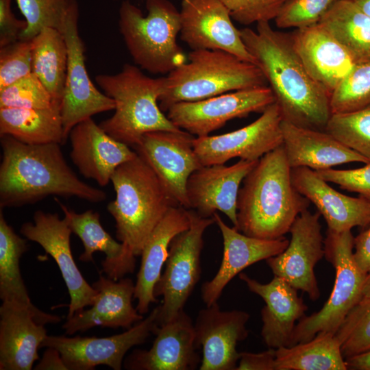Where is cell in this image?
Segmentation results:
<instances>
[{
    "instance_id": "1",
    "label": "cell",
    "mask_w": 370,
    "mask_h": 370,
    "mask_svg": "<svg viewBox=\"0 0 370 370\" xmlns=\"http://www.w3.org/2000/svg\"><path fill=\"white\" fill-rule=\"evenodd\" d=\"M241 36L275 97L282 120L325 131L332 115L330 95L312 77L294 48L291 35L259 22L256 30L240 29Z\"/></svg>"
},
{
    "instance_id": "2",
    "label": "cell",
    "mask_w": 370,
    "mask_h": 370,
    "mask_svg": "<svg viewBox=\"0 0 370 370\" xmlns=\"http://www.w3.org/2000/svg\"><path fill=\"white\" fill-rule=\"evenodd\" d=\"M60 145H29L1 136V209L33 204L50 195L77 197L92 203L106 199L105 192L78 178Z\"/></svg>"
},
{
    "instance_id": "3",
    "label": "cell",
    "mask_w": 370,
    "mask_h": 370,
    "mask_svg": "<svg viewBox=\"0 0 370 370\" xmlns=\"http://www.w3.org/2000/svg\"><path fill=\"white\" fill-rule=\"evenodd\" d=\"M115 199L107 206L116 222L123 253L107 277L119 280L132 273L149 235L167 211L179 206L149 164L137 153L112 175Z\"/></svg>"
},
{
    "instance_id": "4",
    "label": "cell",
    "mask_w": 370,
    "mask_h": 370,
    "mask_svg": "<svg viewBox=\"0 0 370 370\" xmlns=\"http://www.w3.org/2000/svg\"><path fill=\"white\" fill-rule=\"evenodd\" d=\"M310 201L295 188L283 145L261 157L243 181L237 199V225L262 239L284 236Z\"/></svg>"
},
{
    "instance_id": "5",
    "label": "cell",
    "mask_w": 370,
    "mask_h": 370,
    "mask_svg": "<svg viewBox=\"0 0 370 370\" xmlns=\"http://www.w3.org/2000/svg\"><path fill=\"white\" fill-rule=\"evenodd\" d=\"M95 80L115 102L113 115L99 124L114 139L134 147L147 133L181 130L159 106L164 77H150L138 66L125 64L119 73L99 74Z\"/></svg>"
},
{
    "instance_id": "6",
    "label": "cell",
    "mask_w": 370,
    "mask_h": 370,
    "mask_svg": "<svg viewBox=\"0 0 370 370\" xmlns=\"http://www.w3.org/2000/svg\"><path fill=\"white\" fill-rule=\"evenodd\" d=\"M267 85L265 77L255 64L221 50H192L186 62L164 77L159 106L167 111L178 102Z\"/></svg>"
},
{
    "instance_id": "7",
    "label": "cell",
    "mask_w": 370,
    "mask_h": 370,
    "mask_svg": "<svg viewBox=\"0 0 370 370\" xmlns=\"http://www.w3.org/2000/svg\"><path fill=\"white\" fill-rule=\"evenodd\" d=\"M147 14L130 0L119 10V28L134 63L153 74H168L186 62L177 37L180 13L169 0H146Z\"/></svg>"
},
{
    "instance_id": "8",
    "label": "cell",
    "mask_w": 370,
    "mask_h": 370,
    "mask_svg": "<svg viewBox=\"0 0 370 370\" xmlns=\"http://www.w3.org/2000/svg\"><path fill=\"white\" fill-rule=\"evenodd\" d=\"M354 237L351 230H327L325 257L335 269L332 291L322 308L304 316L296 324L291 345L306 342L319 332L336 334L350 311L362 297L365 273L354 256Z\"/></svg>"
},
{
    "instance_id": "9",
    "label": "cell",
    "mask_w": 370,
    "mask_h": 370,
    "mask_svg": "<svg viewBox=\"0 0 370 370\" xmlns=\"http://www.w3.org/2000/svg\"><path fill=\"white\" fill-rule=\"evenodd\" d=\"M188 212L189 227L172 240L164 271L154 288L155 297H162L158 325L170 321L184 310L201 275L203 236L215 221L213 217H203L192 209H188Z\"/></svg>"
},
{
    "instance_id": "10",
    "label": "cell",
    "mask_w": 370,
    "mask_h": 370,
    "mask_svg": "<svg viewBox=\"0 0 370 370\" xmlns=\"http://www.w3.org/2000/svg\"><path fill=\"white\" fill-rule=\"evenodd\" d=\"M275 102L269 86L225 92L194 101H182L167 110L169 120L178 128L195 137L209 135L227 121L262 112Z\"/></svg>"
},
{
    "instance_id": "11",
    "label": "cell",
    "mask_w": 370,
    "mask_h": 370,
    "mask_svg": "<svg viewBox=\"0 0 370 370\" xmlns=\"http://www.w3.org/2000/svg\"><path fill=\"white\" fill-rule=\"evenodd\" d=\"M282 122L280 108L274 102L243 127L220 135L195 137L194 149L203 166L225 164L235 158L258 160L282 145Z\"/></svg>"
},
{
    "instance_id": "12",
    "label": "cell",
    "mask_w": 370,
    "mask_h": 370,
    "mask_svg": "<svg viewBox=\"0 0 370 370\" xmlns=\"http://www.w3.org/2000/svg\"><path fill=\"white\" fill-rule=\"evenodd\" d=\"M159 306L124 332L108 337L47 335L41 347L57 349L69 370H92L100 365L120 370L126 353L145 342L157 325Z\"/></svg>"
},
{
    "instance_id": "13",
    "label": "cell",
    "mask_w": 370,
    "mask_h": 370,
    "mask_svg": "<svg viewBox=\"0 0 370 370\" xmlns=\"http://www.w3.org/2000/svg\"><path fill=\"white\" fill-rule=\"evenodd\" d=\"M195 138L183 130L156 131L145 134L134 147L175 201L186 209H189L188 180L203 166L194 149Z\"/></svg>"
},
{
    "instance_id": "14",
    "label": "cell",
    "mask_w": 370,
    "mask_h": 370,
    "mask_svg": "<svg viewBox=\"0 0 370 370\" xmlns=\"http://www.w3.org/2000/svg\"><path fill=\"white\" fill-rule=\"evenodd\" d=\"M79 16V10L73 12L62 31L68 49L67 71L61 102L66 140L79 123L115 108L114 101L95 87L87 72L85 47L78 28Z\"/></svg>"
},
{
    "instance_id": "15",
    "label": "cell",
    "mask_w": 370,
    "mask_h": 370,
    "mask_svg": "<svg viewBox=\"0 0 370 370\" xmlns=\"http://www.w3.org/2000/svg\"><path fill=\"white\" fill-rule=\"evenodd\" d=\"M320 217L319 212H302L290 228L291 237L287 247L280 254L266 260L274 275L307 293L312 301L320 297L314 269L325 256Z\"/></svg>"
},
{
    "instance_id": "16",
    "label": "cell",
    "mask_w": 370,
    "mask_h": 370,
    "mask_svg": "<svg viewBox=\"0 0 370 370\" xmlns=\"http://www.w3.org/2000/svg\"><path fill=\"white\" fill-rule=\"evenodd\" d=\"M33 223L22 225L21 233L39 244L58 264L70 296L66 319L92 305L97 291L82 275L73 259L70 237L73 233L67 219L57 213L37 210Z\"/></svg>"
},
{
    "instance_id": "17",
    "label": "cell",
    "mask_w": 370,
    "mask_h": 370,
    "mask_svg": "<svg viewBox=\"0 0 370 370\" xmlns=\"http://www.w3.org/2000/svg\"><path fill=\"white\" fill-rule=\"evenodd\" d=\"M180 38L192 50H221L256 64L226 8L219 0H182Z\"/></svg>"
},
{
    "instance_id": "18",
    "label": "cell",
    "mask_w": 370,
    "mask_h": 370,
    "mask_svg": "<svg viewBox=\"0 0 370 370\" xmlns=\"http://www.w3.org/2000/svg\"><path fill=\"white\" fill-rule=\"evenodd\" d=\"M250 318L243 310H221L218 303L201 309L194 323L195 345L202 349L200 370H236L238 343L247 338Z\"/></svg>"
},
{
    "instance_id": "19",
    "label": "cell",
    "mask_w": 370,
    "mask_h": 370,
    "mask_svg": "<svg viewBox=\"0 0 370 370\" xmlns=\"http://www.w3.org/2000/svg\"><path fill=\"white\" fill-rule=\"evenodd\" d=\"M258 161L240 159L230 166H202L194 171L186 186L189 209L203 217H211L220 211L236 227L240 186Z\"/></svg>"
},
{
    "instance_id": "20",
    "label": "cell",
    "mask_w": 370,
    "mask_h": 370,
    "mask_svg": "<svg viewBox=\"0 0 370 370\" xmlns=\"http://www.w3.org/2000/svg\"><path fill=\"white\" fill-rule=\"evenodd\" d=\"M156 338L148 350L135 349L125 359L130 370H193L201 358L195 345L194 323L184 310L170 321L156 325Z\"/></svg>"
},
{
    "instance_id": "21",
    "label": "cell",
    "mask_w": 370,
    "mask_h": 370,
    "mask_svg": "<svg viewBox=\"0 0 370 370\" xmlns=\"http://www.w3.org/2000/svg\"><path fill=\"white\" fill-rule=\"evenodd\" d=\"M212 217L221 233L223 254L216 275L202 284L201 295L206 306L217 302L225 287L243 269L280 254L289 243L284 236L269 240L245 235L228 226L217 212Z\"/></svg>"
},
{
    "instance_id": "22",
    "label": "cell",
    "mask_w": 370,
    "mask_h": 370,
    "mask_svg": "<svg viewBox=\"0 0 370 370\" xmlns=\"http://www.w3.org/2000/svg\"><path fill=\"white\" fill-rule=\"evenodd\" d=\"M71 158L81 174L101 186L123 163L137 156L136 151L107 134L92 118L77 124L69 136Z\"/></svg>"
},
{
    "instance_id": "23",
    "label": "cell",
    "mask_w": 370,
    "mask_h": 370,
    "mask_svg": "<svg viewBox=\"0 0 370 370\" xmlns=\"http://www.w3.org/2000/svg\"><path fill=\"white\" fill-rule=\"evenodd\" d=\"M295 188L312 203L325 219L328 230L336 232L366 227L370 222V199L344 195L332 186L314 170L291 168Z\"/></svg>"
},
{
    "instance_id": "24",
    "label": "cell",
    "mask_w": 370,
    "mask_h": 370,
    "mask_svg": "<svg viewBox=\"0 0 370 370\" xmlns=\"http://www.w3.org/2000/svg\"><path fill=\"white\" fill-rule=\"evenodd\" d=\"M238 276L251 292L265 302L261 310V336L264 343L269 348L289 347L295 323L305 316L308 310L297 290L275 275L267 284L243 273Z\"/></svg>"
},
{
    "instance_id": "25",
    "label": "cell",
    "mask_w": 370,
    "mask_h": 370,
    "mask_svg": "<svg viewBox=\"0 0 370 370\" xmlns=\"http://www.w3.org/2000/svg\"><path fill=\"white\" fill-rule=\"evenodd\" d=\"M92 286L97 292L92 305L66 319L62 325L66 334L85 332L95 326L127 330L144 319L132 303L135 288L132 279L122 278L115 281L100 274Z\"/></svg>"
},
{
    "instance_id": "26",
    "label": "cell",
    "mask_w": 370,
    "mask_h": 370,
    "mask_svg": "<svg viewBox=\"0 0 370 370\" xmlns=\"http://www.w3.org/2000/svg\"><path fill=\"white\" fill-rule=\"evenodd\" d=\"M291 35L306 70L330 97L356 65L352 56L319 23L296 29Z\"/></svg>"
},
{
    "instance_id": "27",
    "label": "cell",
    "mask_w": 370,
    "mask_h": 370,
    "mask_svg": "<svg viewBox=\"0 0 370 370\" xmlns=\"http://www.w3.org/2000/svg\"><path fill=\"white\" fill-rule=\"evenodd\" d=\"M23 305L4 301L0 307V370H30L39 359L38 349L47 336Z\"/></svg>"
},
{
    "instance_id": "28",
    "label": "cell",
    "mask_w": 370,
    "mask_h": 370,
    "mask_svg": "<svg viewBox=\"0 0 370 370\" xmlns=\"http://www.w3.org/2000/svg\"><path fill=\"white\" fill-rule=\"evenodd\" d=\"M283 147L291 168L323 170L350 162L370 161L325 131L305 128L282 120Z\"/></svg>"
},
{
    "instance_id": "29",
    "label": "cell",
    "mask_w": 370,
    "mask_h": 370,
    "mask_svg": "<svg viewBox=\"0 0 370 370\" xmlns=\"http://www.w3.org/2000/svg\"><path fill=\"white\" fill-rule=\"evenodd\" d=\"M190 225L188 209L172 206L147 238L140 254V266L135 283L134 299L141 314L149 312V306L158 302L154 288L166 262L172 240Z\"/></svg>"
},
{
    "instance_id": "30",
    "label": "cell",
    "mask_w": 370,
    "mask_h": 370,
    "mask_svg": "<svg viewBox=\"0 0 370 370\" xmlns=\"http://www.w3.org/2000/svg\"><path fill=\"white\" fill-rule=\"evenodd\" d=\"M27 249L26 240L6 222L0 209V298L27 307L40 324L58 323L59 316L39 310L29 298L20 271V259Z\"/></svg>"
},
{
    "instance_id": "31",
    "label": "cell",
    "mask_w": 370,
    "mask_h": 370,
    "mask_svg": "<svg viewBox=\"0 0 370 370\" xmlns=\"http://www.w3.org/2000/svg\"><path fill=\"white\" fill-rule=\"evenodd\" d=\"M0 135L29 145L64 143L61 102L45 108H0Z\"/></svg>"
},
{
    "instance_id": "32",
    "label": "cell",
    "mask_w": 370,
    "mask_h": 370,
    "mask_svg": "<svg viewBox=\"0 0 370 370\" xmlns=\"http://www.w3.org/2000/svg\"><path fill=\"white\" fill-rule=\"evenodd\" d=\"M319 24L346 49L356 64L370 63V15L354 1H338Z\"/></svg>"
},
{
    "instance_id": "33",
    "label": "cell",
    "mask_w": 370,
    "mask_h": 370,
    "mask_svg": "<svg viewBox=\"0 0 370 370\" xmlns=\"http://www.w3.org/2000/svg\"><path fill=\"white\" fill-rule=\"evenodd\" d=\"M30 41L32 73L53 100L62 102L68 64L67 45L62 32L45 27Z\"/></svg>"
},
{
    "instance_id": "34",
    "label": "cell",
    "mask_w": 370,
    "mask_h": 370,
    "mask_svg": "<svg viewBox=\"0 0 370 370\" xmlns=\"http://www.w3.org/2000/svg\"><path fill=\"white\" fill-rule=\"evenodd\" d=\"M334 334L319 332L312 339L276 349L275 370H347Z\"/></svg>"
},
{
    "instance_id": "35",
    "label": "cell",
    "mask_w": 370,
    "mask_h": 370,
    "mask_svg": "<svg viewBox=\"0 0 370 370\" xmlns=\"http://www.w3.org/2000/svg\"><path fill=\"white\" fill-rule=\"evenodd\" d=\"M55 200L64 212L72 232L82 242L84 250L79 256V260L92 261L95 252L104 253L106 258L101 262V266L102 271L107 275L122 255V243L115 241L104 230L97 212L88 210L82 213H77L60 202L57 198Z\"/></svg>"
},
{
    "instance_id": "36",
    "label": "cell",
    "mask_w": 370,
    "mask_h": 370,
    "mask_svg": "<svg viewBox=\"0 0 370 370\" xmlns=\"http://www.w3.org/2000/svg\"><path fill=\"white\" fill-rule=\"evenodd\" d=\"M27 27L20 39L29 40L45 27L62 32L69 17L79 11L77 0H16Z\"/></svg>"
},
{
    "instance_id": "37",
    "label": "cell",
    "mask_w": 370,
    "mask_h": 370,
    "mask_svg": "<svg viewBox=\"0 0 370 370\" xmlns=\"http://www.w3.org/2000/svg\"><path fill=\"white\" fill-rule=\"evenodd\" d=\"M325 131L370 161V106L353 112L332 114Z\"/></svg>"
},
{
    "instance_id": "38",
    "label": "cell",
    "mask_w": 370,
    "mask_h": 370,
    "mask_svg": "<svg viewBox=\"0 0 370 370\" xmlns=\"http://www.w3.org/2000/svg\"><path fill=\"white\" fill-rule=\"evenodd\" d=\"M332 114L356 111L370 106V63L356 64L330 97Z\"/></svg>"
},
{
    "instance_id": "39",
    "label": "cell",
    "mask_w": 370,
    "mask_h": 370,
    "mask_svg": "<svg viewBox=\"0 0 370 370\" xmlns=\"http://www.w3.org/2000/svg\"><path fill=\"white\" fill-rule=\"evenodd\" d=\"M335 335L345 359L370 349V298L362 297Z\"/></svg>"
},
{
    "instance_id": "40",
    "label": "cell",
    "mask_w": 370,
    "mask_h": 370,
    "mask_svg": "<svg viewBox=\"0 0 370 370\" xmlns=\"http://www.w3.org/2000/svg\"><path fill=\"white\" fill-rule=\"evenodd\" d=\"M54 101L32 73L0 89V108H45Z\"/></svg>"
},
{
    "instance_id": "41",
    "label": "cell",
    "mask_w": 370,
    "mask_h": 370,
    "mask_svg": "<svg viewBox=\"0 0 370 370\" xmlns=\"http://www.w3.org/2000/svg\"><path fill=\"white\" fill-rule=\"evenodd\" d=\"M339 0H286L275 18L280 29H296L319 23Z\"/></svg>"
},
{
    "instance_id": "42",
    "label": "cell",
    "mask_w": 370,
    "mask_h": 370,
    "mask_svg": "<svg viewBox=\"0 0 370 370\" xmlns=\"http://www.w3.org/2000/svg\"><path fill=\"white\" fill-rule=\"evenodd\" d=\"M31 41L19 39L0 47V89L32 73Z\"/></svg>"
},
{
    "instance_id": "43",
    "label": "cell",
    "mask_w": 370,
    "mask_h": 370,
    "mask_svg": "<svg viewBox=\"0 0 370 370\" xmlns=\"http://www.w3.org/2000/svg\"><path fill=\"white\" fill-rule=\"evenodd\" d=\"M227 10L232 18L249 25L269 22L276 18L286 0H219Z\"/></svg>"
},
{
    "instance_id": "44",
    "label": "cell",
    "mask_w": 370,
    "mask_h": 370,
    "mask_svg": "<svg viewBox=\"0 0 370 370\" xmlns=\"http://www.w3.org/2000/svg\"><path fill=\"white\" fill-rule=\"evenodd\" d=\"M328 182L334 183L350 192L370 199V162L353 169H328L315 171Z\"/></svg>"
},
{
    "instance_id": "45",
    "label": "cell",
    "mask_w": 370,
    "mask_h": 370,
    "mask_svg": "<svg viewBox=\"0 0 370 370\" xmlns=\"http://www.w3.org/2000/svg\"><path fill=\"white\" fill-rule=\"evenodd\" d=\"M12 0H0V47L20 39L27 22L18 19L12 12Z\"/></svg>"
},
{
    "instance_id": "46",
    "label": "cell",
    "mask_w": 370,
    "mask_h": 370,
    "mask_svg": "<svg viewBox=\"0 0 370 370\" xmlns=\"http://www.w3.org/2000/svg\"><path fill=\"white\" fill-rule=\"evenodd\" d=\"M276 349L259 353L240 352L236 370H275Z\"/></svg>"
},
{
    "instance_id": "47",
    "label": "cell",
    "mask_w": 370,
    "mask_h": 370,
    "mask_svg": "<svg viewBox=\"0 0 370 370\" xmlns=\"http://www.w3.org/2000/svg\"><path fill=\"white\" fill-rule=\"evenodd\" d=\"M354 256L360 269L365 273L370 269V222L354 241Z\"/></svg>"
},
{
    "instance_id": "48",
    "label": "cell",
    "mask_w": 370,
    "mask_h": 370,
    "mask_svg": "<svg viewBox=\"0 0 370 370\" xmlns=\"http://www.w3.org/2000/svg\"><path fill=\"white\" fill-rule=\"evenodd\" d=\"M36 370L64 369L68 370L59 352L53 348L47 347L42 358L36 365Z\"/></svg>"
},
{
    "instance_id": "49",
    "label": "cell",
    "mask_w": 370,
    "mask_h": 370,
    "mask_svg": "<svg viewBox=\"0 0 370 370\" xmlns=\"http://www.w3.org/2000/svg\"><path fill=\"white\" fill-rule=\"evenodd\" d=\"M348 369L370 370V349L345 359Z\"/></svg>"
},
{
    "instance_id": "50",
    "label": "cell",
    "mask_w": 370,
    "mask_h": 370,
    "mask_svg": "<svg viewBox=\"0 0 370 370\" xmlns=\"http://www.w3.org/2000/svg\"><path fill=\"white\" fill-rule=\"evenodd\" d=\"M362 297L370 298V269L366 274L362 289Z\"/></svg>"
},
{
    "instance_id": "51",
    "label": "cell",
    "mask_w": 370,
    "mask_h": 370,
    "mask_svg": "<svg viewBox=\"0 0 370 370\" xmlns=\"http://www.w3.org/2000/svg\"><path fill=\"white\" fill-rule=\"evenodd\" d=\"M355 3L362 10L370 15V0H357Z\"/></svg>"
},
{
    "instance_id": "52",
    "label": "cell",
    "mask_w": 370,
    "mask_h": 370,
    "mask_svg": "<svg viewBox=\"0 0 370 370\" xmlns=\"http://www.w3.org/2000/svg\"><path fill=\"white\" fill-rule=\"evenodd\" d=\"M348 1H356L357 0H348Z\"/></svg>"
},
{
    "instance_id": "53",
    "label": "cell",
    "mask_w": 370,
    "mask_h": 370,
    "mask_svg": "<svg viewBox=\"0 0 370 370\" xmlns=\"http://www.w3.org/2000/svg\"><path fill=\"white\" fill-rule=\"evenodd\" d=\"M112 1H118V0H112Z\"/></svg>"
}]
</instances>
